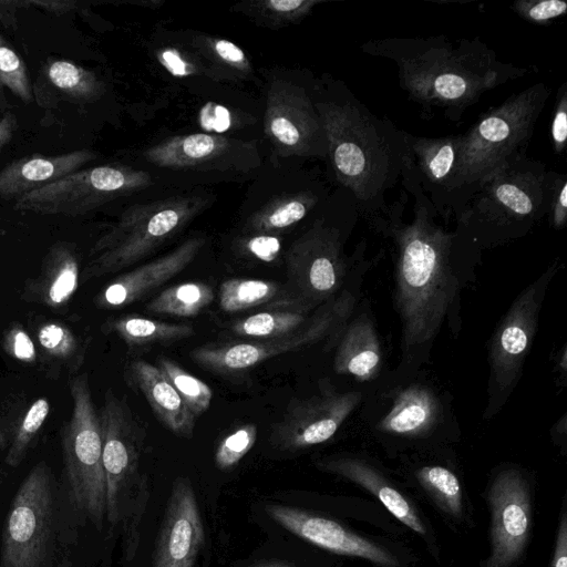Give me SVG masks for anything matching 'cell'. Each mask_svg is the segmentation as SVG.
Listing matches in <instances>:
<instances>
[{"label":"cell","instance_id":"cell-23","mask_svg":"<svg viewBox=\"0 0 567 567\" xmlns=\"http://www.w3.org/2000/svg\"><path fill=\"white\" fill-rule=\"evenodd\" d=\"M205 240L189 238L174 250L126 271L112 280L97 296L101 308L128 306L182 272L196 257Z\"/></svg>","mask_w":567,"mask_h":567},{"label":"cell","instance_id":"cell-25","mask_svg":"<svg viewBox=\"0 0 567 567\" xmlns=\"http://www.w3.org/2000/svg\"><path fill=\"white\" fill-rule=\"evenodd\" d=\"M321 471L348 478L372 493L401 523L420 535H425L417 511L413 504L371 463L351 455L331 456L317 462Z\"/></svg>","mask_w":567,"mask_h":567},{"label":"cell","instance_id":"cell-21","mask_svg":"<svg viewBox=\"0 0 567 567\" xmlns=\"http://www.w3.org/2000/svg\"><path fill=\"white\" fill-rule=\"evenodd\" d=\"M332 369L349 388L369 390L390 369L385 367L381 336L368 301L361 300L334 347Z\"/></svg>","mask_w":567,"mask_h":567},{"label":"cell","instance_id":"cell-45","mask_svg":"<svg viewBox=\"0 0 567 567\" xmlns=\"http://www.w3.org/2000/svg\"><path fill=\"white\" fill-rule=\"evenodd\" d=\"M199 125L207 132L224 133L231 125V115L225 106L209 102L199 112Z\"/></svg>","mask_w":567,"mask_h":567},{"label":"cell","instance_id":"cell-15","mask_svg":"<svg viewBox=\"0 0 567 567\" xmlns=\"http://www.w3.org/2000/svg\"><path fill=\"white\" fill-rule=\"evenodd\" d=\"M367 391L322 381L316 394L288 405L271 429V444L280 451H299L329 441L358 410Z\"/></svg>","mask_w":567,"mask_h":567},{"label":"cell","instance_id":"cell-26","mask_svg":"<svg viewBox=\"0 0 567 567\" xmlns=\"http://www.w3.org/2000/svg\"><path fill=\"white\" fill-rule=\"evenodd\" d=\"M104 92L103 83L90 70L64 59H50L40 70L33 97L42 107L59 102L87 103Z\"/></svg>","mask_w":567,"mask_h":567},{"label":"cell","instance_id":"cell-7","mask_svg":"<svg viewBox=\"0 0 567 567\" xmlns=\"http://www.w3.org/2000/svg\"><path fill=\"white\" fill-rule=\"evenodd\" d=\"M370 264L372 262L364 264L349 284L336 297L319 306L307 323L296 332L267 340L207 343L194 348L189 357L207 370L235 373L282 353L299 351L322 341L326 350H333L361 301V286Z\"/></svg>","mask_w":567,"mask_h":567},{"label":"cell","instance_id":"cell-37","mask_svg":"<svg viewBox=\"0 0 567 567\" xmlns=\"http://www.w3.org/2000/svg\"><path fill=\"white\" fill-rule=\"evenodd\" d=\"M3 90L10 91L25 104L34 99L24 61L0 34V92Z\"/></svg>","mask_w":567,"mask_h":567},{"label":"cell","instance_id":"cell-41","mask_svg":"<svg viewBox=\"0 0 567 567\" xmlns=\"http://www.w3.org/2000/svg\"><path fill=\"white\" fill-rule=\"evenodd\" d=\"M512 8L527 21L545 23L564 16L567 12V2L563 0H519Z\"/></svg>","mask_w":567,"mask_h":567},{"label":"cell","instance_id":"cell-27","mask_svg":"<svg viewBox=\"0 0 567 567\" xmlns=\"http://www.w3.org/2000/svg\"><path fill=\"white\" fill-rule=\"evenodd\" d=\"M131 375L157 419L176 435L192 437L196 417L157 365L135 360L131 364Z\"/></svg>","mask_w":567,"mask_h":567},{"label":"cell","instance_id":"cell-52","mask_svg":"<svg viewBox=\"0 0 567 567\" xmlns=\"http://www.w3.org/2000/svg\"><path fill=\"white\" fill-rule=\"evenodd\" d=\"M250 567H295V566H292L290 564H287V563H284V561L274 560V561L258 563V564L252 565Z\"/></svg>","mask_w":567,"mask_h":567},{"label":"cell","instance_id":"cell-4","mask_svg":"<svg viewBox=\"0 0 567 567\" xmlns=\"http://www.w3.org/2000/svg\"><path fill=\"white\" fill-rule=\"evenodd\" d=\"M556 175L543 162L520 155L477 186L455 224L481 250L522 238L549 215Z\"/></svg>","mask_w":567,"mask_h":567},{"label":"cell","instance_id":"cell-39","mask_svg":"<svg viewBox=\"0 0 567 567\" xmlns=\"http://www.w3.org/2000/svg\"><path fill=\"white\" fill-rule=\"evenodd\" d=\"M257 439V427L252 423L244 424L226 435L215 452V464L221 471L236 466L252 449Z\"/></svg>","mask_w":567,"mask_h":567},{"label":"cell","instance_id":"cell-19","mask_svg":"<svg viewBox=\"0 0 567 567\" xmlns=\"http://www.w3.org/2000/svg\"><path fill=\"white\" fill-rule=\"evenodd\" d=\"M145 157L161 168L235 171L250 167L256 159V150L243 141L194 133L163 141L147 150Z\"/></svg>","mask_w":567,"mask_h":567},{"label":"cell","instance_id":"cell-29","mask_svg":"<svg viewBox=\"0 0 567 567\" xmlns=\"http://www.w3.org/2000/svg\"><path fill=\"white\" fill-rule=\"evenodd\" d=\"M109 331L117 334L130 347H148L172 343L194 334V328L185 323L127 315L106 323Z\"/></svg>","mask_w":567,"mask_h":567},{"label":"cell","instance_id":"cell-36","mask_svg":"<svg viewBox=\"0 0 567 567\" xmlns=\"http://www.w3.org/2000/svg\"><path fill=\"white\" fill-rule=\"evenodd\" d=\"M319 3L317 0H266L246 3L243 11L266 25L282 27L302 19Z\"/></svg>","mask_w":567,"mask_h":567},{"label":"cell","instance_id":"cell-42","mask_svg":"<svg viewBox=\"0 0 567 567\" xmlns=\"http://www.w3.org/2000/svg\"><path fill=\"white\" fill-rule=\"evenodd\" d=\"M550 137L555 153L561 154L567 141V82L560 85L556 95Z\"/></svg>","mask_w":567,"mask_h":567},{"label":"cell","instance_id":"cell-2","mask_svg":"<svg viewBox=\"0 0 567 567\" xmlns=\"http://www.w3.org/2000/svg\"><path fill=\"white\" fill-rule=\"evenodd\" d=\"M360 49L392 61L408 96L423 110L439 111L450 121H460L487 91L529 72L502 61L477 37H393L367 41Z\"/></svg>","mask_w":567,"mask_h":567},{"label":"cell","instance_id":"cell-48","mask_svg":"<svg viewBox=\"0 0 567 567\" xmlns=\"http://www.w3.org/2000/svg\"><path fill=\"white\" fill-rule=\"evenodd\" d=\"M550 567H567V514L561 512Z\"/></svg>","mask_w":567,"mask_h":567},{"label":"cell","instance_id":"cell-6","mask_svg":"<svg viewBox=\"0 0 567 567\" xmlns=\"http://www.w3.org/2000/svg\"><path fill=\"white\" fill-rule=\"evenodd\" d=\"M549 95L550 90L544 82L535 83L482 114L462 133L461 179L470 200L484 179L527 154Z\"/></svg>","mask_w":567,"mask_h":567},{"label":"cell","instance_id":"cell-5","mask_svg":"<svg viewBox=\"0 0 567 567\" xmlns=\"http://www.w3.org/2000/svg\"><path fill=\"white\" fill-rule=\"evenodd\" d=\"M452 401L425 369L404 379L389 370L367 391L357 412L360 425L380 441L420 445L458 432Z\"/></svg>","mask_w":567,"mask_h":567},{"label":"cell","instance_id":"cell-32","mask_svg":"<svg viewBox=\"0 0 567 567\" xmlns=\"http://www.w3.org/2000/svg\"><path fill=\"white\" fill-rule=\"evenodd\" d=\"M305 309L261 311L236 320L233 333L252 340H267L288 336L302 328L310 317Z\"/></svg>","mask_w":567,"mask_h":567},{"label":"cell","instance_id":"cell-40","mask_svg":"<svg viewBox=\"0 0 567 567\" xmlns=\"http://www.w3.org/2000/svg\"><path fill=\"white\" fill-rule=\"evenodd\" d=\"M38 340L45 352L54 358L68 359L78 349L73 333L56 322L42 324L38 331Z\"/></svg>","mask_w":567,"mask_h":567},{"label":"cell","instance_id":"cell-47","mask_svg":"<svg viewBox=\"0 0 567 567\" xmlns=\"http://www.w3.org/2000/svg\"><path fill=\"white\" fill-rule=\"evenodd\" d=\"M212 51L226 64L234 69L245 71L249 68L244 51L230 41L214 39L210 40Z\"/></svg>","mask_w":567,"mask_h":567},{"label":"cell","instance_id":"cell-46","mask_svg":"<svg viewBox=\"0 0 567 567\" xmlns=\"http://www.w3.org/2000/svg\"><path fill=\"white\" fill-rule=\"evenodd\" d=\"M245 249L257 259L271 262L279 255L281 244L276 236L256 234L245 243Z\"/></svg>","mask_w":567,"mask_h":567},{"label":"cell","instance_id":"cell-49","mask_svg":"<svg viewBox=\"0 0 567 567\" xmlns=\"http://www.w3.org/2000/svg\"><path fill=\"white\" fill-rule=\"evenodd\" d=\"M17 127L18 121L16 114L7 112L0 115V152L9 144Z\"/></svg>","mask_w":567,"mask_h":567},{"label":"cell","instance_id":"cell-28","mask_svg":"<svg viewBox=\"0 0 567 567\" xmlns=\"http://www.w3.org/2000/svg\"><path fill=\"white\" fill-rule=\"evenodd\" d=\"M41 277L35 284L37 297L45 305H64L79 287L80 266L71 246L58 243L47 255Z\"/></svg>","mask_w":567,"mask_h":567},{"label":"cell","instance_id":"cell-38","mask_svg":"<svg viewBox=\"0 0 567 567\" xmlns=\"http://www.w3.org/2000/svg\"><path fill=\"white\" fill-rule=\"evenodd\" d=\"M49 412L50 404L45 398L35 400L28 409L14 432L4 460L9 466L16 467L22 462L31 442L44 424Z\"/></svg>","mask_w":567,"mask_h":567},{"label":"cell","instance_id":"cell-30","mask_svg":"<svg viewBox=\"0 0 567 567\" xmlns=\"http://www.w3.org/2000/svg\"><path fill=\"white\" fill-rule=\"evenodd\" d=\"M213 288L200 281L171 286L150 300L145 309L158 315L195 317L214 300Z\"/></svg>","mask_w":567,"mask_h":567},{"label":"cell","instance_id":"cell-12","mask_svg":"<svg viewBox=\"0 0 567 567\" xmlns=\"http://www.w3.org/2000/svg\"><path fill=\"white\" fill-rule=\"evenodd\" d=\"M198 207L197 200L176 198L125 212L94 245L92 255L95 258L84 278L115 272L143 259L179 231Z\"/></svg>","mask_w":567,"mask_h":567},{"label":"cell","instance_id":"cell-10","mask_svg":"<svg viewBox=\"0 0 567 567\" xmlns=\"http://www.w3.org/2000/svg\"><path fill=\"white\" fill-rule=\"evenodd\" d=\"M558 259L515 298L498 322L488 347L487 400L484 419L497 414L513 393L532 348L546 291L560 270Z\"/></svg>","mask_w":567,"mask_h":567},{"label":"cell","instance_id":"cell-31","mask_svg":"<svg viewBox=\"0 0 567 567\" xmlns=\"http://www.w3.org/2000/svg\"><path fill=\"white\" fill-rule=\"evenodd\" d=\"M318 193L306 192L266 206L248 221L247 228L256 234H266L286 229L303 219L318 204Z\"/></svg>","mask_w":567,"mask_h":567},{"label":"cell","instance_id":"cell-17","mask_svg":"<svg viewBox=\"0 0 567 567\" xmlns=\"http://www.w3.org/2000/svg\"><path fill=\"white\" fill-rule=\"evenodd\" d=\"M491 554L483 567H513L527 547L532 529L530 487L520 470L499 471L487 492Z\"/></svg>","mask_w":567,"mask_h":567},{"label":"cell","instance_id":"cell-14","mask_svg":"<svg viewBox=\"0 0 567 567\" xmlns=\"http://www.w3.org/2000/svg\"><path fill=\"white\" fill-rule=\"evenodd\" d=\"M52 481L44 463L21 483L6 520L1 567H40L44 560L52 518Z\"/></svg>","mask_w":567,"mask_h":567},{"label":"cell","instance_id":"cell-44","mask_svg":"<svg viewBox=\"0 0 567 567\" xmlns=\"http://www.w3.org/2000/svg\"><path fill=\"white\" fill-rule=\"evenodd\" d=\"M548 216L556 230L565 227L567 221V177L565 174L557 173L556 175Z\"/></svg>","mask_w":567,"mask_h":567},{"label":"cell","instance_id":"cell-20","mask_svg":"<svg viewBox=\"0 0 567 567\" xmlns=\"http://www.w3.org/2000/svg\"><path fill=\"white\" fill-rule=\"evenodd\" d=\"M204 540L193 486L186 477H177L166 503L152 567H193Z\"/></svg>","mask_w":567,"mask_h":567},{"label":"cell","instance_id":"cell-24","mask_svg":"<svg viewBox=\"0 0 567 567\" xmlns=\"http://www.w3.org/2000/svg\"><path fill=\"white\" fill-rule=\"evenodd\" d=\"M90 150H75L60 155L25 156L0 171V197L18 199L23 195L54 183L93 161Z\"/></svg>","mask_w":567,"mask_h":567},{"label":"cell","instance_id":"cell-18","mask_svg":"<svg viewBox=\"0 0 567 567\" xmlns=\"http://www.w3.org/2000/svg\"><path fill=\"white\" fill-rule=\"evenodd\" d=\"M266 133L279 155H328V143L315 99L306 89L275 82L268 92Z\"/></svg>","mask_w":567,"mask_h":567},{"label":"cell","instance_id":"cell-33","mask_svg":"<svg viewBox=\"0 0 567 567\" xmlns=\"http://www.w3.org/2000/svg\"><path fill=\"white\" fill-rule=\"evenodd\" d=\"M280 287L262 279L230 278L219 286L218 299L225 312H239L272 301Z\"/></svg>","mask_w":567,"mask_h":567},{"label":"cell","instance_id":"cell-35","mask_svg":"<svg viewBox=\"0 0 567 567\" xmlns=\"http://www.w3.org/2000/svg\"><path fill=\"white\" fill-rule=\"evenodd\" d=\"M157 368L196 419L209 409L213 391L207 383L190 374L167 357L158 358Z\"/></svg>","mask_w":567,"mask_h":567},{"label":"cell","instance_id":"cell-51","mask_svg":"<svg viewBox=\"0 0 567 567\" xmlns=\"http://www.w3.org/2000/svg\"><path fill=\"white\" fill-rule=\"evenodd\" d=\"M162 60L165 66L174 74V75H185L186 74V64L179 56L176 51H165L162 53Z\"/></svg>","mask_w":567,"mask_h":567},{"label":"cell","instance_id":"cell-50","mask_svg":"<svg viewBox=\"0 0 567 567\" xmlns=\"http://www.w3.org/2000/svg\"><path fill=\"white\" fill-rule=\"evenodd\" d=\"M32 7H40L43 10L55 14H64L75 8L74 1H30Z\"/></svg>","mask_w":567,"mask_h":567},{"label":"cell","instance_id":"cell-22","mask_svg":"<svg viewBox=\"0 0 567 567\" xmlns=\"http://www.w3.org/2000/svg\"><path fill=\"white\" fill-rule=\"evenodd\" d=\"M265 511L285 529L322 549L339 555L361 557L383 567L399 565L396 557L389 550L359 536L336 520L281 504H268Z\"/></svg>","mask_w":567,"mask_h":567},{"label":"cell","instance_id":"cell-1","mask_svg":"<svg viewBox=\"0 0 567 567\" xmlns=\"http://www.w3.org/2000/svg\"><path fill=\"white\" fill-rule=\"evenodd\" d=\"M401 195L367 224L392 244L393 307L400 321V361L390 374L414 375L430 361L442 328L457 337L461 297L475 278L482 250L458 225L447 228L405 162Z\"/></svg>","mask_w":567,"mask_h":567},{"label":"cell","instance_id":"cell-3","mask_svg":"<svg viewBox=\"0 0 567 567\" xmlns=\"http://www.w3.org/2000/svg\"><path fill=\"white\" fill-rule=\"evenodd\" d=\"M313 99L337 183L367 223L383 215L386 193L401 181L406 132L371 112L340 81L331 80Z\"/></svg>","mask_w":567,"mask_h":567},{"label":"cell","instance_id":"cell-9","mask_svg":"<svg viewBox=\"0 0 567 567\" xmlns=\"http://www.w3.org/2000/svg\"><path fill=\"white\" fill-rule=\"evenodd\" d=\"M348 229L316 223L291 246L287 257V274L297 301L310 309L336 297L368 261L365 241L358 245L350 258L344 252Z\"/></svg>","mask_w":567,"mask_h":567},{"label":"cell","instance_id":"cell-8","mask_svg":"<svg viewBox=\"0 0 567 567\" xmlns=\"http://www.w3.org/2000/svg\"><path fill=\"white\" fill-rule=\"evenodd\" d=\"M105 476L106 517L116 525L130 516L125 545H138V525L147 501V481L138 475L143 435L126 402L107 391L99 413Z\"/></svg>","mask_w":567,"mask_h":567},{"label":"cell","instance_id":"cell-43","mask_svg":"<svg viewBox=\"0 0 567 567\" xmlns=\"http://www.w3.org/2000/svg\"><path fill=\"white\" fill-rule=\"evenodd\" d=\"M4 349L14 359L33 362L37 352L30 336L19 326L12 327L4 337Z\"/></svg>","mask_w":567,"mask_h":567},{"label":"cell","instance_id":"cell-34","mask_svg":"<svg viewBox=\"0 0 567 567\" xmlns=\"http://www.w3.org/2000/svg\"><path fill=\"white\" fill-rule=\"evenodd\" d=\"M415 476L445 513L455 518L462 516V486L453 471L442 465H424L415 472Z\"/></svg>","mask_w":567,"mask_h":567},{"label":"cell","instance_id":"cell-13","mask_svg":"<svg viewBox=\"0 0 567 567\" xmlns=\"http://www.w3.org/2000/svg\"><path fill=\"white\" fill-rule=\"evenodd\" d=\"M150 183L148 174L126 166L81 168L16 199L14 208L39 215L78 216Z\"/></svg>","mask_w":567,"mask_h":567},{"label":"cell","instance_id":"cell-16","mask_svg":"<svg viewBox=\"0 0 567 567\" xmlns=\"http://www.w3.org/2000/svg\"><path fill=\"white\" fill-rule=\"evenodd\" d=\"M404 162L444 223L454 221L470 202L461 179L462 133L443 137L406 132Z\"/></svg>","mask_w":567,"mask_h":567},{"label":"cell","instance_id":"cell-11","mask_svg":"<svg viewBox=\"0 0 567 567\" xmlns=\"http://www.w3.org/2000/svg\"><path fill=\"white\" fill-rule=\"evenodd\" d=\"M70 391L73 409L62 436L65 475L73 503L101 529L106 492L100 417L85 374L72 379Z\"/></svg>","mask_w":567,"mask_h":567}]
</instances>
